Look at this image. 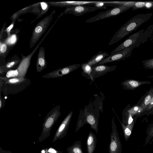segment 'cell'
<instances>
[{
  "mask_svg": "<svg viewBox=\"0 0 153 153\" xmlns=\"http://www.w3.org/2000/svg\"><path fill=\"white\" fill-rule=\"evenodd\" d=\"M152 13L136 15L127 21L115 33L108 43L109 45L119 41L126 36L137 30L141 25L148 20Z\"/></svg>",
  "mask_w": 153,
  "mask_h": 153,
  "instance_id": "1",
  "label": "cell"
},
{
  "mask_svg": "<svg viewBox=\"0 0 153 153\" xmlns=\"http://www.w3.org/2000/svg\"><path fill=\"white\" fill-rule=\"evenodd\" d=\"M152 34V31L149 29H146L145 31L143 29L140 30L130 36L120 44L111 52V55L122 51L133 45L137 48L140 45L147 41Z\"/></svg>",
  "mask_w": 153,
  "mask_h": 153,
  "instance_id": "2",
  "label": "cell"
},
{
  "mask_svg": "<svg viewBox=\"0 0 153 153\" xmlns=\"http://www.w3.org/2000/svg\"><path fill=\"white\" fill-rule=\"evenodd\" d=\"M60 106L58 105L54 107L46 114L42 125V131L38 139L41 142L50 135L51 130L61 115Z\"/></svg>",
  "mask_w": 153,
  "mask_h": 153,
  "instance_id": "3",
  "label": "cell"
},
{
  "mask_svg": "<svg viewBox=\"0 0 153 153\" xmlns=\"http://www.w3.org/2000/svg\"><path fill=\"white\" fill-rule=\"evenodd\" d=\"M55 12V10H53L49 15L45 16L38 22L34 27L30 40L29 47L30 48L35 46L45 33Z\"/></svg>",
  "mask_w": 153,
  "mask_h": 153,
  "instance_id": "4",
  "label": "cell"
},
{
  "mask_svg": "<svg viewBox=\"0 0 153 153\" xmlns=\"http://www.w3.org/2000/svg\"><path fill=\"white\" fill-rule=\"evenodd\" d=\"M131 8V7L125 5H122L116 7L108 10L101 12L95 16L87 19L85 22L92 23L109 17L115 16Z\"/></svg>",
  "mask_w": 153,
  "mask_h": 153,
  "instance_id": "5",
  "label": "cell"
},
{
  "mask_svg": "<svg viewBox=\"0 0 153 153\" xmlns=\"http://www.w3.org/2000/svg\"><path fill=\"white\" fill-rule=\"evenodd\" d=\"M114 122L113 119L112 121L110 142L108 147V152L109 153H121V144Z\"/></svg>",
  "mask_w": 153,
  "mask_h": 153,
  "instance_id": "6",
  "label": "cell"
},
{
  "mask_svg": "<svg viewBox=\"0 0 153 153\" xmlns=\"http://www.w3.org/2000/svg\"><path fill=\"white\" fill-rule=\"evenodd\" d=\"M136 48V46L133 45L122 51L113 55H111L104 59L97 65H103L109 62L125 59L131 55L133 49Z\"/></svg>",
  "mask_w": 153,
  "mask_h": 153,
  "instance_id": "7",
  "label": "cell"
},
{
  "mask_svg": "<svg viewBox=\"0 0 153 153\" xmlns=\"http://www.w3.org/2000/svg\"><path fill=\"white\" fill-rule=\"evenodd\" d=\"M50 31L49 30L47 32L42 40L30 53L26 56H24L22 54H21L22 59L21 62L17 69H16L18 71L20 77H22V74H25L26 73L30 64L32 56Z\"/></svg>",
  "mask_w": 153,
  "mask_h": 153,
  "instance_id": "8",
  "label": "cell"
},
{
  "mask_svg": "<svg viewBox=\"0 0 153 153\" xmlns=\"http://www.w3.org/2000/svg\"><path fill=\"white\" fill-rule=\"evenodd\" d=\"M80 64H76L64 67L48 73L42 77L45 78H54L63 76L79 68Z\"/></svg>",
  "mask_w": 153,
  "mask_h": 153,
  "instance_id": "9",
  "label": "cell"
},
{
  "mask_svg": "<svg viewBox=\"0 0 153 153\" xmlns=\"http://www.w3.org/2000/svg\"><path fill=\"white\" fill-rule=\"evenodd\" d=\"M98 9L95 7L80 5L66 7L62 13L66 14L69 13L72 14L75 16H79L94 11Z\"/></svg>",
  "mask_w": 153,
  "mask_h": 153,
  "instance_id": "10",
  "label": "cell"
},
{
  "mask_svg": "<svg viewBox=\"0 0 153 153\" xmlns=\"http://www.w3.org/2000/svg\"><path fill=\"white\" fill-rule=\"evenodd\" d=\"M73 114V111H71L63 120L54 136L53 140V142L57 139L63 138L66 136L68 129Z\"/></svg>",
  "mask_w": 153,
  "mask_h": 153,
  "instance_id": "11",
  "label": "cell"
},
{
  "mask_svg": "<svg viewBox=\"0 0 153 153\" xmlns=\"http://www.w3.org/2000/svg\"><path fill=\"white\" fill-rule=\"evenodd\" d=\"M86 123H89L91 126V129H93L97 134L98 133V120L92 114L88 115L84 119L78 120L75 132H76L78 131L84 124Z\"/></svg>",
  "mask_w": 153,
  "mask_h": 153,
  "instance_id": "12",
  "label": "cell"
},
{
  "mask_svg": "<svg viewBox=\"0 0 153 153\" xmlns=\"http://www.w3.org/2000/svg\"><path fill=\"white\" fill-rule=\"evenodd\" d=\"M117 65L108 66L101 65L92 67V77L93 79L98 78L105 74L115 70Z\"/></svg>",
  "mask_w": 153,
  "mask_h": 153,
  "instance_id": "13",
  "label": "cell"
},
{
  "mask_svg": "<svg viewBox=\"0 0 153 153\" xmlns=\"http://www.w3.org/2000/svg\"><path fill=\"white\" fill-rule=\"evenodd\" d=\"M47 62L45 58V51L44 47L40 48L37 58L36 68L38 72H40L45 69Z\"/></svg>",
  "mask_w": 153,
  "mask_h": 153,
  "instance_id": "14",
  "label": "cell"
},
{
  "mask_svg": "<svg viewBox=\"0 0 153 153\" xmlns=\"http://www.w3.org/2000/svg\"><path fill=\"white\" fill-rule=\"evenodd\" d=\"M21 61L20 58L16 55L13 56L4 65H1L0 68L4 72H7L19 64Z\"/></svg>",
  "mask_w": 153,
  "mask_h": 153,
  "instance_id": "15",
  "label": "cell"
},
{
  "mask_svg": "<svg viewBox=\"0 0 153 153\" xmlns=\"http://www.w3.org/2000/svg\"><path fill=\"white\" fill-rule=\"evenodd\" d=\"M109 53L106 52H103L102 51H100L98 53L93 56L85 63L91 67L97 65L106 57L109 56Z\"/></svg>",
  "mask_w": 153,
  "mask_h": 153,
  "instance_id": "16",
  "label": "cell"
},
{
  "mask_svg": "<svg viewBox=\"0 0 153 153\" xmlns=\"http://www.w3.org/2000/svg\"><path fill=\"white\" fill-rule=\"evenodd\" d=\"M97 139L94 134L90 131L88 136L87 140L88 153H93L97 145Z\"/></svg>",
  "mask_w": 153,
  "mask_h": 153,
  "instance_id": "17",
  "label": "cell"
},
{
  "mask_svg": "<svg viewBox=\"0 0 153 153\" xmlns=\"http://www.w3.org/2000/svg\"><path fill=\"white\" fill-rule=\"evenodd\" d=\"M18 36L16 33H13L7 36L4 39L1 40L4 42L11 49L17 43Z\"/></svg>",
  "mask_w": 153,
  "mask_h": 153,
  "instance_id": "18",
  "label": "cell"
},
{
  "mask_svg": "<svg viewBox=\"0 0 153 153\" xmlns=\"http://www.w3.org/2000/svg\"><path fill=\"white\" fill-rule=\"evenodd\" d=\"M68 153H84L82 148L80 140L76 141L67 149Z\"/></svg>",
  "mask_w": 153,
  "mask_h": 153,
  "instance_id": "19",
  "label": "cell"
},
{
  "mask_svg": "<svg viewBox=\"0 0 153 153\" xmlns=\"http://www.w3.org/2000/svg\"><path fill=\"white\" fill-rule=\"evenodd\" d=\"M11 49L2 40L0 41V57L4 60L7 55Z\"/></svg>",
  "mask_w": 153,
  "mask_h": 153,
  "instance_id": "20",
  "label": "cell"
},
{
  "mask_svg": "<svg viewBox=\"0 0 153 153\" xmlns=\"http://www.w3.org/2000/svg\"><path fill=\"white\" fill-rule=\"evenodd\" d=\"M0 78V79L3 80L6 83L11 85H19L25 81L24 77H15L7 79L1 76Z\"/></svg>",
  "mask_w": 153,
  "mask_h": 153,
  "instance_id": "21",
  "label": "cell"
},
{
  "mask_svg": "<svg viewBox=\"0 0 153 153\" xmlns=\"http://www.w3.org/2000/svg\"><path fill=\"white\" fill-rule=\"evenodd\" d=\"M41 8V11L40 13L37 14L36 20L41 17L43 15L46 14L48 11L49 7L48 2H40Z\"/></svg>",
  "mask_w": 153,
  "mask_h": 153,
  "instance_id": "22",
  "label": "cell"
},
{
  "mask_svg": "<svg viewBox=\"0 0 153 153\" xmlns=\"http://www.w3.org/2000/svg\"><path fill=\"white\" fill-rule=\"evenodd\" d=\"M82 69L84 73L88 74L92 80L94 81V79L91 75L92 67L86 63H82L81 65Z\"/></svg>",
  "mask_w": 153,
  "mask_h": 153,
  "instance_id": "23",
  "label": "cell"
},
{
  "mask_svg": "<svg viewBox=\"0 0 153 153\" xmlns=\"http://www.w3.org/2000/svg\"><path fill=\"white\" fill-rule=\"evenodd\" d=\"M19 77H20L18 71L16 69H15L11 70L8 71L6 73V76L4 77L9 79Z\"/></svg>",
  "mask_w": 153,
  "mask_h": 153,
  "instance_id": "24",
  "label": "cell"
},
{
  "mask_svg": "<svg viewBox=\"0 0 153 153\" xmlns=\"http://www.w3.org/2000/svg\"><path fill=\"white\" fill-rule=\"evenodd\" d=\"M121 125L124 131L125 140L126 141H127L131 134V129L128 126H126L122 124H121Z\"/></svg>",
  "mask_w": 153,
  "mask_h": 153,
  "instance_id": "25",
  "label": "cell"
},
{
  "mask_svg": "<svg viewBox=\"0 0 153 153\" xmlns=\"http://www.w3.org/2000/svg\"><path fill=\"white\" fill-rule=\"evenodd\" d=\"M146 1H135L132 7L133 10H135L139 9L145 8Z\"/></svg>",
  "mask_w": 153,
  "mask_h": 153,
  "instance_id": "26",
  "label": "cell"
},
{
  "mask_svg": "<svg viewBox=\"0 0 153 153\" xmlns=\"http://www.w3.org/2000/svg\"><path fill=\"white\" fill-rule=\"evenodd\" d=\"M93 4L98 9H106L107 8V6L109 5L108 3L101 2H95Z\"/></svg>",
  "mask_w": 153,
  "mask_h": 153,
  "instance_id": "27",
  "label": "cell"
},
{
  "mask_svg": "<svg viewBox=\"0 0 153 153\" xmlns=\"http://www.w3.org/2000/svg\"><path fill=\"white\" fill-rule=\"evenodd\" d=\"M143 62L146 66L153 68V58L146 60Z\"/></svg>",
  "mask_w": 153,
  "mask_h": 153,
  "instance_id": "28",
  "label": "cell"
},
{
  "mask_svg": "<svg viewBox=\"0 0 153 153\" xmlns=\"http://www.w3.org/2000/svg\"><path fill=\"white\" fill-rule=\"evenodd\" d=\"M153 7V1H146L145 8H152Z\"/></svg>",
  "mask_w": 153,
  "mask_h": 153,
  "instance_id": "29",
  "label": "cell"
},
{
  "mask_svg": "<svg viewBox=\"0 0 153 153\" xmlns=\"http://www.w3.org/2000/svg\"><path fill=\"white\" fill-rule=\"evenodd\" d=\"M128 84L133 87H137L138 86V83L137 82L134 80H130L128 82Z\"/></svg>",
  "mask_w": 153,
  "mask_h": 153,
  "instance_id": "30",
  "label": "cell"
},
{
  "mask_svg": "<svg viewBox=\"0 0 153 153\" xmlns=\"http://www.w3.org/2000/svg\"><path fill=\"white\" fill-rule=\"evenodd\" d=\"M152 98L151 97L150 95L147 96L145 99V103L146 105H148L150 103Z\"/></svg>",
  "mask_w": 153,
  "mask_h": 153,
  "instance_id": "31",
  "label": "cell"
},
{
  "mask_svg": "<svg viewBox=\"0 0 153 153\" xmlns=\"http://www.w3.org/2000/svg\"><path fill=\"white\" fill-rule=\"evenodd\" d=\"M6 23H5L3 26V27H2V28L1 30V32H0V40H1L2 39V37H3V33H4V32L5 31V30H4V27H5V25H6Z\"/></svg>",
  "mask_w": 153,
  "mask_h": 153,
  "instance_id": "32",
  "label": "cell"
},
{
  "mask_svg": "<svg viewBox=\"0 0 153 153\" xmlns=\"http://www.w3.org/2000/svg\"><path fill=\"white\" fill-rule=\"evenodd\" d=\"M133 119L132 117L130 116L128 119V124L129 125L133 121Z\"/></svg>",
  "mask_w": 153,
  "mask_h": 153,
  "instance_id": "33",
  "label": "cell"
},
{
  "mask_svg": "<svg viewBox=\"0 0 153 153\" xmlns=\"http://www.w3.org/2000/svg\"><path fill=\"white\" fill-rule=\"evenodd\" d=\"M2 106V102L1 97L0 99V109L1 108Z\"/></svg>",
  "mask_w": 153,
  "mask_h": 153,
  "instance_id": "34",
  "label": "cell"
},
{
  "mask_svg": "<svg viewBox=\"0 0 153 153\" xmlns=\"http://www.w3.org/2000/svg\"><path fill=\"white\" fill-rule=\"evenodd\" d=\"M150 104L151 105H153V97L151 99V101L150 102Z\"/></svg>",
  "mask_w": 153,
  "mask_h": 153,
  "instance_id": "35",
  "label": "cell"
},
{
  "mask_svg": "<svg viewBox=\"0 0 153 153\" xmlns=\"http://www.w3.org/2000/svg\"><path fill=\"white\" fill-rule=\"evenodd\" d=\"M138 109V108L137 107H134V110H135V111H137Z\"/></svg>",
  "mask_w": 153,
  "mask_h": 153,
  "instance_id": "36",
  "label": "cell"
},
{
  "mask_svg": "<svg viewBox=\"0 0 153 153\" xmlns=\"http://www.w3.org/2000/svg\"><path fill=\"white\" fill-rule=\"evenodd\" d=\"M152 8H153V7Z\"/></svg>",
  "mask_w": 153,
  "mask_h": 153,
  "instance_id": "37",
  "label": "cell"
}]
</instances>
